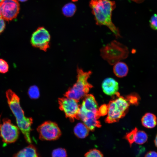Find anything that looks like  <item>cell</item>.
Here are the masks:
<instances>
[{
    "instance_id": "obj_12",
    "label": "cell",
    "mask_w": 157,
    "mask_h": 157,
    "mask_svg": "<svg viewBox=\"0 0 157 157\" xmlns=\"http://www.w3.org/2000/svg\"><path fill=\"white\" fill-rule=\"evenodd\" d=\"M80 108L88 111L98 112V104L94 96L90 94L85 95Z\"/></svg>"
},
{
    "instance_id": "obj_22",
    "label": "cell",
    "mask_w": 157,
    "mask_h": 157,
    "mask_svg": "<svg viewBox=\"0 0 157 157\" xmlns=\"http://www.w3.org/2000/svg\"><path fill=\"white\" fill-rule=\"evenodd\" d=\"M84 157H104L102 152L96 149L90 150L84 155Z\"/></svg>"
},
{
    "instance_id": "obj_18",
    "label": "cell",
    "mask_w": 157,
    "mask_h": 157,
    "mask_svg": "<svg viewBox=\"0 0 157 157\" xmlns=\"http://www.w3.org/2000/svg\"><path fill=\"white\" fill-rule=\"evenodd\" d=\"M147 139V135L145 132L138 130L136 134L134 142L139 144H143L146 142Z\"/></svg>"
},
{
    "instance_id": "obj_4",
    "label": "cell",
    "mask_w": 157,
    "mask_h": 157,
    "mask_svg": "<svg viewBox=\"0 0 157 157\" xmlns=\"http://www.w3.org/2000/svg\"><path fill=\"white\" fill-rule=\"evenodd\" d=\"M129 53L127 47L116 40L112 41L100 50L101 56L111 65L126 59Z\"/></svg>"
},
{
    "instance_id": "obj_23",
    "label": "cell",
    "mask_w": 157,
    "mask_h": 157,
    "mask_svg": "<svg viewBox=\"0 0 157 157\" xmlns=\"http://www.w3.org/2000/svg\"><path fill=\"white\" fill-rule=\"evenodd\" d=\"M130 105L138 104L139 97L135 93H132L126 97Z\"/></svg>"
},
{
    "instance_id": "obj_2",
    "label": "cell",
    "mask_w": 157,
    "mask_h": 157,
    "mask_svg": "<svg viewBox=\"0 0 157 157\" xmlns=\"http://www.w3.org/2000/svg\"><path fill=\"white\" fill-rule=\"evenodd\" d=\"M8 103L10 108L16 117L19 129L24 135L26 142L31 143L30 132L33 119L24 115V111L20 106V99L18 96L10 89L6 92Z\"/></svg>"
},
{
    "instance_id": "obj_1",
    "label": "cell",
    "mask_w": 157,
    "mask_h": 157,
    "mask_svg": "<svg viewBox=\"0 0 157 157\" xmlns=\"http://www.w3.org/2000/svg\"><path fill=\"white\" fill-rule=\"evenodd\" d=\"M90 6L96 24L107 26L117 38H121L118 28L112 20V12L116 7L115 2L110 0H90Z\"/></svg>"
},
{
    "instance_id": "obj_11",
    "label": "cell",
    "mask_w": 157,
    "mask_h": 157,
    "mask_svg": "<svg viewBox=\"0 0 157 157\" xmlns=\"http://www.w3.org/2000/svg\"><path fill=\"white\" fill-rule=\"evenodd\" d=\"M102 88L104 92L108 95L113 96L118 92V83L111 78H107L104 80Z\"/></svg>"
},
{
    "instance_id": "obj_13",
    "label": "cell",
    "mask_w": 157,
    "mask_h": 157,
    "mask_svg": "<svg viewBox=\"0 0 157 157\" xmlns=\"http://www.w3.org/2000/svg\"><path fill=\"white\" fill-rule=\"evenodd\" d=\"M13 157H40L35 147L30 144L15 154Z\"/></svg>"
},
{
    "instance_id": "obj_16",
    "label": "cell",
    "mask_w": 157,
    "mask_h": 157,
    "mask_svg": "<svg viewBox=\"0 0 157 157\" xmlns=\"http://www.w3.org/2000/svg\"><path fill=\"white\" fill-rule=\"evenodd\" d=\"M90 130L84 124L78 123L75 126L74 131L75 135L80 138H84L88 135Z\"/></svg>"
},
{
    "instance_id": "obj_9",
    "label": "cell",
    "mask_w": 157,
    "mask_h": 157,
    "mask_svg": "<svg viewBox=\"0 0 157 157\" xmlns=\"http://www.w3.org/2000/svg\"><path fill=\"white\" fill-rule=\"evenodd\" d=\"M51 36L48 31L43 27H40L32 34L31 43L32 46L46 51L50 47Z\"/></svg>"
},
{
    "instance_id": "obj_17",
    "label": "cell",
    "mask_w": 157,
    "mask_h": 157,
    "mask_svg": "<svg viewBox=\"0 0 157 157\" xmlns=\"http://www.w3.org/2000/svg\"><path fill=\"white\" fill-rule=\"evenodd\" d=\"M76 10V7L73 3H70L65 5L62 8L63 14L65 16L70 17L72 16Z\"/></svg>"
},
{
    "instance_id": "obj_33",
    "label": "cell",
    "mask_w": 157,
    "mask_h": 157,
    "mask_svg": "<svg viewBox=\"0 0 157 157\" xmlns=\"http://www.w3.org/2000/svg\"><path fill=\"white\" fill-rule=\"evenodd\" d=\"M0 117H1V116H0Z\"/></svg>"
},
{
    "instance_id": "obj_30",
    "label": "cell",
    "mask_w": 157,
    "mask_h": 157,
    "mask_svg": "<svg viewBox=\"0 0 157 157\" xmlns=\"http://www.w3.org/2000/svg\"><path fill=\"white\" fill-rule=\"evenodd\" d=\"M0 18H2L1 15V8L0 6Z\"/></svg>"
},
{
    "instance_id": "obj_24",
    "label": "cell",
    "mask_w": 157,
    "mask_h": 157,
    "mask_svg": "<svg viewBox=\"0 0 157 157\" xmlns=\"http://www.w3.org/2000/svg\"><path fill=\"white\" fill-rule=\"evenodd\" d=\"M8 63L3 59H0V73H5L8 71Z\"/></svg>"
},
{
    "instance_id": "obj_5",
    "label": "cell",
    "mask_w": 157,
    "mask_h": 157,
    "mask_svg": "<svg viewBox=\"0 0 157 157\" xmlns=\"http://www.w3.org/2000/svg\"><path fill=\"white\" fill-rule=\"evenodd\" d=\"M113 97L107 105L108 116L105 121L108 123L117 122L124 117L130 105L126 97L120 96L119 92Z\"/></svg>"
},
{
    "instance_id": "obj_10",
    "label": "cell",
    "mask_w": 157,
    "mask_h": 157,
    "mask_svg": "<svg viewBox=\"0 0 157 157\" xmlns=\"http://www.w3.org/2000/svg\"><path fill=\"white\" fill-rule=\"evenodd\" d=\"M0 6L2 18L7 21L16 17L20 8L17 0H3L0 3Z\"/></svg>"
},
{
    "instance_id": "obj_3",
    "label": "cell",
    "mask_w": 157,
    "mask_h": 157,
    "mask_svg": "<svg viewBox=\"0 0 157 157\" xmlns=\"http://www.w3.org/2000/svg\"><path fill=\"white\" fill-rule=\"evenodd\" d=\"M77 81L71 88L65 92L64 96L72 98L79 102L80 100L87 94L93 86L88 81L92 74L91 71H84L82 69L77 67Z\"/></svg>"
},
{
    "instance_id": "obj_28",
    "label": "cell",
    "mask_w": 157,
    "mask_h": 157,
    "mask_svg": "<svg viewBox=\"0 0 157 157\" xmlns=\"http://www.w3.org/2000/svg\"><path fill=\"white\" fill-rule=\"evenodd\" d=\"M144 157H157V152L154 151H150L148 152Z\"/></svg>"
},
{
    "instance_id": "obj_27",
    "label": "cell",
    "mask_w": 157,
    "mask_h": 157,
    "mask_svg": "<svg viewBox=\"0 0 157 157\" xmlns=\"http://www.w3.org/2000/svg\"><path fill=\"white\" fill-rule=\"evenodd\" d=\"M4 19L0 18V34L3 31L5 27V23Z\"/></svg>"
},
{
    "instance_id": "obj_21",
    "label": "cell",
    "mask_w": 157,
    "mask_h": 157,
    "mask_svg": "<svg viewBox=\"0 0 157 157\" xmlns=\"http://www.w3.org/2000/svg\"><path fill=\"white\" fill-rule=\"evenodd\" d=\"M67 153L65 149L59 148L54 149L52 152V157H66Z\"/></svg>"
},
{
    "instance_id": "obj_6",
    "label": "cell",
    "mask_w": 157,
    "mask_h": 157,
    "mask_svg": "<svg viewBox=\"0 0 157 157\" xmlns=\"http://www.w3.org/2000/svg\"><path fill=\"white\" fill-rule=\"evenodd\" d=\"M59 109L65 113L66 117L72 122L75 119H79L78 115L80 105L78 101L74 99L67 97L59 98Z\"/></svg>"
},
{
    "instance_id": "obj_31",
    "label": "cell",
    "mask_w": 157,
    "mask_h": 157,
    "mask_svg": "<svg viewBox=\"0 0 157 157\" xmlns=\"http://www.w3.org/2000/svg\"><path fill=\"white\" fill-rule=\"evenodd\" d=\"M18 0L21 2H24L27 1V0Z\"/></svg>"
},
{
    "instance_id": "obj_15",
    "label": "cell",
    "mask_w": 157,
    "mask_h": 157,
    "mask_svg": "<svg viewBox=\"0 0 157 157\" xmlns=\"http://www.w3.org/2000/svg\"><path fill=\"white\" fill-rule=\"evenodd\" d=\"M142 123L143 126L148 128L154 127L157 124V118L154 114L151 113H146L141 119Z\"/></svg>"
},
{
    "instance_id": "obj_29",
    "label": "cell",
    "mask_w": 157,
    "mask_h": 157,
    "mask_svg": "<svg viewBox=\"0 0 157 157\" xmlns=\"http://www.w3.org/2000/svg\"><path fill=\"white\" fill-rule=\"evenodd\" d=\"M154 141L155 145L157 147V134L156 135Z\"/></svg>"
},
{
    "instance_id": "obj_8",
    "label": "cell",
    "mask_w": 157,
    "mask_h": 157,
    "mask_svg": "<svg viewBox=\"0 0 157 157\" xmlns=\"http://www.w3.org/2000/svg\"><path fill=\"white\" fill-rule=\"evenodd\" d=\"M2 122L0 124V136L3 141L6 143L15 142L19 135L18 127L13 124L8 118L3 119Z\"/></svg>"
},
{
    "instance_id": "obj_26",
    "label": "cell",
    "mask_w": 157,
    "mask_h": 157,
    "mask_svg": "<svg viewBox=\"0 0 157 157\" xmlns=\"http://www.w3.org/2000/svg\"><path fill=\"white\" fill-rule=\"evenodd\" d=\"M151 27L154 30H157V14H154L151 17L149 21Z\"/></svg>"
},
{
    "instance_id": "obj_25",
    "label": "cell",
    "mask_w": 157,
    "mask_h": 157,
    "mask_svg": "<svg viewBox=\"0 0 157 157\" xmlns=\"http://www.w3.org/2000/svg\"><path fill=\"white\" fill-rule=\"evenodd\" d=\"M108 113V107L107 105L106 104H104L101 105L98 109V113L100 117L107 115Z\"/></svg>"
},
{
    "instance_id": "obj_14",
    "label": "cell",
    "mask_w": 157,
    "mask_h": 157,
    "mask_svg": "<svg viewBox=\"0 0 157 157\" xmlns=\"http://www.w3.org/2000/svg\"><path fill=\"white\" fill-rule=\"evenodd\" d=\"M113 72L115 75L119 78L126 76L129 72V68L124 62L119 61L115 64L113 67Z\"/></svg>"
},
{
    "instance_id": "obj_20",
    "label": "cell",
    "mask_w": 157,
    "mask_h": 157,
    "mask_svg": "<svg viewBox=\"0 0 157 157\" xmlns=\"http://www.w3.org/2000/svg\"><path fill=\"white\" fill-rule=\"evenodd\" d=\"M138 130V129L135 128L131 132L127 133L124 137V138L128 142L131 147L133 143L135 142V136Z\"/></svg>"
},
{
    "instance_id": "obj_19",
    "label": "cell",
    "mask_w": 157,
    "mask_h": 157,
    "mask_svg": "<svg viewBox=\"0 0 157 157\" xmlns=\"http://www.w3.org/2000/svg\"><path fill=\"white\" fill-rule=\"evenodd\" d=\"M28 93L30 98L36 99L40 96V92L37 86L34 85L31 86L28 90Z\"/></svg>"
},
{
    "instance_id": "obj_32",
    "label": "cell",
    "mask_w": 157,
    "mask_h": 157,
    "mask_svg": "<svg viewBox=\"0 0 157 157\" xmlns=\"http://www.w3.org/2000/svg\"><path fill=\"white\" fill-rule=\"evenodd\" d=\"M3 0H0V3H1V2Z\"/></svg>"
},
{
    "instance_id": "obj_7",
    "label": "cell",
    "mask_w": 157,
    "mask_h": 157,
    "mask_svg": "<svg viewBox=\"0 0 157 157\" xmlns=\"http://www.w3.org/2000/svg\"><path fill=\"white\" fill-rule=\"evenodd\" d=\"M40 139L42 140H54L58 139L61 132L56 123L50 121L44 122L37 129Z\"/></svg>"
}]
</instances>
